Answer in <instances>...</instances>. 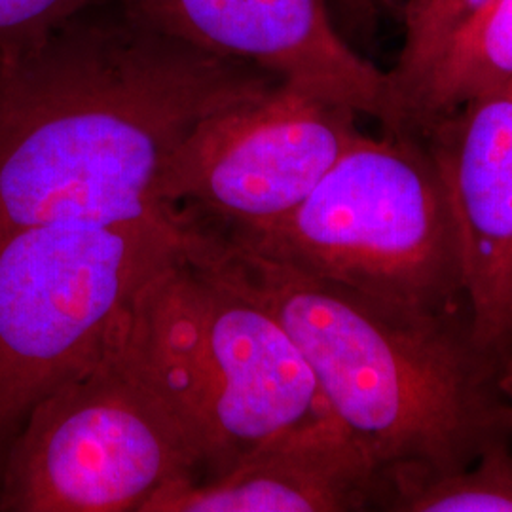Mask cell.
Wrapping results in <instances>:
<instances>
[{
	"label": "cell",
	"instance_id": "4",
	"mask_svg": "<svg viewBox=\"0 0 512 512\" xmlns=\"http://www.w3.org/2000/svg\"><path fill=\"white\" fill-rule=\"evenodd\" d=\"M219 230L368 300L469 317L458 220L418 135H361L291 213Z\"/></svg>",
	"mask_w": 512,
	"mask_h": 512
},
{
	"label": "cell",
	"instance_id": "8",
	"mask_svg": "<svg viewBox=\"0 0 512 512\" xmlns=\"http://www.w3.org/2000/svg\"><path fill=\"white\" fill-rule=\"evenodd\" d=\"M211 54L249 63L323 101L393 124L389 76L349 44L327 0H120Z\"/></svg>",
	"mask_w": 512,
	"mask_h": 512
},
{
	"label": "cell",
	"instance_id": "14",
	"mask_svg": "<svg viewBox=\"0 0 512 512\" xmlns=\"http://www.w3.org/2000/svg\"><path fill=\"white\" fill-rule=\"evenodd\" d=\"M101 2L105 0H0V50L46 37Z\"/></svg>",
	"mask_w": 512,
	"mask_h": 512
},
{
	"label": "cell",
	"instance_id": "12",
	"mask_svg": "<svg viewBox=\"0 0 512 512\" xmlns=\"http://www.w3.org/2000/svg\"><path fill=\"white\" fill-rule=\"evenodd\" d=\"M378 511L512 512V439L488 446L456 471L429 473L418 467L380 471Z\"/></svg>",
	"mask_w": 512,
	"mask_h": 512
},
{
	"label": "cell",
	"instance_id": "7",
	"mask_svg": "<svg viewBox=\"0 0 512 512\" xmlns=\"http://www.w3.org/2000/svg\"><path fill=\"white\" fill-rule=\"evenodd\" d=\"M357 116L277 82L188 133L165 167L160 202L228 230L270 224L304 202L363 135Z\"/></svg>",
	"mask_w": 512,
	"mask_h": 512
},
{
	"label": "cell",
	"instance_id": "13",
	"mask_svg": "<svg viewBox=\"0 0 512 512\" xmlns=\"http://www.w3.org/2000/svg\"><path fill=\"white\" fill-rule=\"evenodd\" d=\"M490 0H406L404 42L397 65L389 76L393 126L397 133L404 110L437 67L450 44L473 23Z\"/></svg>",
	"mask_w": 512,
	"mask_h": 512
},
{
	"label": "cell",
	"instance_id": "6",
	"mask_svg": "<svg viewBox=\"0 0 512 512\" xmlns=\"http://www.w3.org/2000/svg\"><path fill=\"white\" fill-rule=\"evenodd\" d=\"M183 247V217L48 222L0 234V452L29 412L103 351L150 275Z\"/></svg>",
	"mask_w": 512,
	"mask_h": 512
},
{
	"label": "cell",
	"instance_id": "11",
	"mask_svg": "<svg viewBox=\"0 0 512 512\" xmlns=\"http://www.w3.org/2000/svg\"><path fill=\"white\" fill-rule=\"evenodd\" d=\"M511 78L512 0H490L440 57L404 110L397 133L423 137L444 118Z\"/></svg>",
	"mask_w": 512,
	"mask_h": 512
},
{
	"label": "cell",
	"instance_id": "9",
	"mask_svg": "<svg viewBox=\"0 0 512 512\" xmlns=\"http://www.w3.org/2000/svg\"><path fill=\"white\" fill-rule=\"evenodd\" d=\"M458 220L469 323L512 368V92L501 86L423 135Z\"/></svg>",
	"mask_w": 512,
	"mask_h": 512
},
{
	"label": "cell",
	"instance_id": "3",
	"mask_svg": "<svg viewBox=\"0 0 512 512\" xmlns=\"http://www.w3.org/2000/svg\"><path fill=\"white\" fill-rule=\"evenodd\" d=\"M120 332L200 440L203 478L334 418L274 315L196 266L183 247L133 296Z\"/></svg>",
	"mask_w": 512,
	"mask_h": 512
},
{
	"label": "cell",
	"instance_id": "1",
	"mask_svg": "<svg viewBox=\"0 0 512 512\" xmlns=\"http://www.w3.org/2000/svg\"><path fill=\"white\" fill-rule=\"evenodd\" d=\"M105 0L0 50V234L167 217L160 183L207 116L274 88Z\"/></svg>",
	"mask_w": 512,
	"mask_h": 512
},
{
	"label": "cell",
	"instance_id": "2",
	"mask_svg": "<svg viewBox=\"0 0 512 512\" xmlns=\"http://www.w3.org/2000/svg\"><path fill=\"white\" fill-rule=\"evenodd\" d=\"M183 253L289 332L330 414L380 471H456L512 439V368L469 317L380 304L196 219Z\"/></svg>",
	"mask_w": 512,
	"mask_h": 512
},
{
	"label": "cell",
	"instance_id": "5",
	"mask_svg": "<svg viewBox=\"0 0 512 512\" xmlns=\"http://www.w3.org/2000/svg\"><path fill=\"white\" fill-rule=\"evenodd\" d=\"M200 440L120 332L23 421L2 461L0 511L141 512L198 480Z\"/></svg>",
	"mask_w": 512,
	"mask_h": 512
},
{
	"label": "cell",
	"instance_id": "15",
	"mask_svg": "<svg viewBox=\"0 0 512 512\" xmlns=\"http://www.w3.org/2000/svg\"><path fill=\"white\" fill-rule=\"evenodd\" d=\"M336 8L351 35L368 37L374 33L378 0H336Z\"/></svg>",
	"mask_w": 512,
	"mask_h": 512
},
{
	"label": "cell",
	"instance_id": "10",
	"mask_svg": "<svg viewBox=\"0 0 512 512\" xmlns=\"http://www.w3.org/2000/svg\"><path fill=\"white\" fill-rule=\"evenodd\" d=\"M380 469L336 418L270 440L222 475L162 488L141 512L376 509Z\"/></svg>",
	"mask_w": 512,
	"mask_h": 512
}]
</instances>
